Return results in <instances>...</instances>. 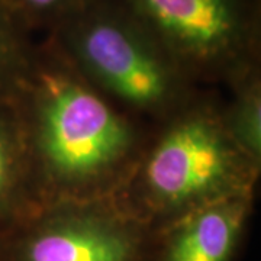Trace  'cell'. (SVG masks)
Returning <instances> with one entry per match:
<instances>
[{"instance_id": "cell-9", "label": "cell", "mask_w": 261, "mask_h": 261, "mask_svg": "<svg viewBox=\"0 0 261 261\" xmlns=\"http://www.w3.org/2000/svg\"><path fill=\"white\" fill-rule=\"evenodd\" d=\"M29 9L37 10V12H48V10L57 9L67 0H22Z\"/></svg>"}, {"instance_id": "cell-3", "label": "cell", "mask_w": 261, "mask_h": 261, "mask_svg": "<svg viewBox=\"0 0 261 261\" xmlns=\"http://www.w3.org/2000/svg\"><path fill=\"white\" fill-rule=\"evenodd\" d=\"M74 45L94 77L123 100L154 108L167 99V68L128 25L115 19H92L77 31Z\"/></svg>"}, {"instance_id": "cell-7", "label": "cell", "mask_w": 261, "mask_h": 261, "mask_svg": "<svg viewBox=\"0 0 261 261\" xmlns=\"http://www.w3.org/2000/svg\"><path fill=\"white\" fill-rule=\"evenodd\" d=\"M241 130L247 145L252 151L260 149V103L251 99L241 113Z\"/></svg>"}, {"instance_id": "cell-1", "label": "cell", "mask_w": 261, "mask_h": 261, "mask_svg": "<svg viewBox=\"0 0 261 261\" xmlns=\"http://www.w3.org/2000/svg\"><path fill=\"white\" fill-rule=\"evenodd\" d=\"M41 109V145L61 177L90 178L121 159L129 132L100 97L79 84L51 80Z\"/></svg>"}, {"instance_id": "cell-4", "label": "cell", "mask_w": 261, "mask_h": 261, "mask_svg": "<svg viewBox=\"0 0 261 261\" xmlns=\"http://www.w3.org/2000/svg\"><path fill=\"white\" fill-rule=\"evenodd\" d=\"M142 19L178 56L197 63L229 54L241 37L238 0H132Z\"/></svg>"}, {"instance_id": "cell-5", "label": "cell", "mask_w": 261, "mask_h": 261, "mask_svg": "<svg viewBox=\"0 0 261 261\" xmlns=\"http://www.w3.org/2000/svg\"><path fill=\"white\" fill-rule=\"evenodd\" d=\"M138 243L121 226L92 221H61L39 228L22 244L18 261H135Z\"/></svg>"}, {"instance_id": "cell-6", "label": "cell", "mask_w": 261, "mask_h": 261, "mask_svg": "<svg viewBox=\"0 0 261 261\" xmlns=\"http://www.w3.org/2000/svg\"><path fill=\"white\" fill-rule=\"evenodd\" d=\"M243 224V203L207 206L173 235L163 261H231Z\"/></svg>"}, {"instance_id": "cell-8", "label": "cell", "mask_w": 261, "mask_h": 261, "mask_svg": "<svg viewBox=\"0 0 261 261\" xmlns=\"http://www.w3.org/2000/svg\"><path fill=\"white\" fill-rule=\"evenodd\" d=\"M10 176V159L6 144L0 137V193L6 189Z\"/></svg>"}, {"instance_id": "cell-2", "label": "cell", "mask_w": 261, "mask_h": 261, "mask_svg": "<svg viewBox=\"0 0 261 261\" xmlns=\"http://www.w3.org/2000/svg\"><path fill=\"white\" fill-rule=\"evenodd\" d=\"M232 171V149L221 130L205 119H189L154 149L145 181L160 203L176 207L221 190Z\"/></svg>"}]
</instances>
